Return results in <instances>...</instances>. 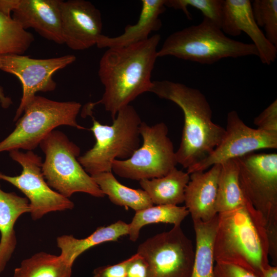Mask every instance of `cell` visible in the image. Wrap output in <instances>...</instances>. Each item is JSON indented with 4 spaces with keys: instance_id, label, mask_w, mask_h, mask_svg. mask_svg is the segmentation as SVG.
<instances>
[{
    "instance_id": "obj_24",
    "label": "cell",
    "mask_w": 277,
    "mask_h": 277,
    "mask_svg": "<svg viewBox=\"0 0 277 277\" xmlns=\"http://www.w3.org/2000/svg\"><path fill=\"white\" fill-rule=\"evenodd\" d=\"M221 165L215 205L217 214L235 210L247 204L240 186L236 159L229 160Z\"/></svg>"
},
{
    "instance_id": "obj_23",
    "label": "cell",
    "mask_w": 277,
    "mask_h": 277,
    "mask_svg": "<svg viewBox=\"0 0 277 277\" xmlns=\"http://www.w3.org/2000/svg\"><path fill=\"white\" fill-rule=\"evenodd\" d=\"M217 214L208 222L193 220L195 234L194 258L191 277H214L213 241Z\"/></svg>"
},
{
    "instance_id": "obj_13",
    "label": "cell",
    "mask_w": 277,
    "mask_h": 277,
    "mask_svg": "<svg viewBox=\"0 0 277 277\" xmlns=\"http://www.w3.org/2000/svg\"><path fill=\"white\" fill-rule=\"evenodd\" d=\"M223 137L206 159L187 169L188 173L207 170L214 165L264 149L277 148V133L246 125L235 110L228 112Z\"/></svg>"
},
{
    "instance_id": "obj_36",
    "label": "cell",
    "mask_w": 277,
    "mask_h": 277,
    "mask_svg": "<svg viewBox=\"0 0 277 277\" xmlns=\"http://www.w3.org/2000/svg\"><path fill=\"white\" fill-rule=\"evenodd\" d=\"M1 55H0V69H1ZM0 103L2 107L4 109L8 108L12 103L10 97L6 96L4 94L3 88L0 87Z\"/></svg>"
},
{
    "instance_id": "obj_20",
    "label": "cell",
    "mask_w": 277,
    "mask_h": 277,
    "mask_svg": "<svg viewBox=\"0 0 277 277\" xmlns=\"http://www.w3.org/2000/svg\"><path fill=\"white\" fill-rule=\"evenodd\" d=\"M129 224L117 221L108 226L98 227L84 239H77L72 235L57 237L56 243L61 249L60 255L69 265L72 266L77 258L95 246L108 242H115L122 236L128 235Z\"/></svg>"
},
{
    "instance_id": "obj_7",
    "label": "cell",
    "mask_w": 277,
    "mask_h": 277,
    "mask_svg": "<svg viewBox=\"0 0 277 277\" xmlns=\"http://www.w3.org/2000/svg\"><path fill=\"white\" fill-rule=\"evenodd\" d=\"M81 107L75 101L59 102L35 95L16 121L15 129L0 142V153L19 149L32 151L60 126L86 129L76 121Z\"/></svg>"
},
{
    "instance_id": "obj_8",
    "label": "cell",
    "mask_w": 277,
    "mask_h": 277,
    "mask_svg": "<svg viewBox=\"0 0 277 277\" xmlns=\"http://www.w3.org/2000/svg\"><path fill=\"white\" fill-rule=\"evenodd\" d=\"M45 155L42 170L48 185L67 198L76 192L105 196L77 160L80 148L62 132L54 130L39 145Z\"/></svg>"
},
{
    "instance_id": "obj_32",
    "label": "cell",
    "mask_w": 277,
    "mask_h": 277,
    "mask_svg": "<svg viewBox=\"0 0 277 277\" xmlns=\"http://www.w3.org/2000/svg\"><path fill=\"white\" fill-rule=\"evenodd\" d=\"M131 256L117 264L100 266L93 272V277H125Z\"/></svg>"
},
{
    "instance_id": "obj_18",
    "label": "cell",
    "mask_w": 277,
    "mask_h": 277,
    "mask_svg": "<svg viewBox=\"0 0 277 277\" xmlns=\"http://www.w3.org/2000/svg\"><path fill=\"white\" fill-rule=\"evenodd\" d=\"M165 0H142L137 22L127 25L123 33L115 37L103 35L96 46L99 48L121 47L147 39L149 34L162 27L160 16L166 10Z\"/></svg>"
},
{
    "instance_id": "obj_28",
    "label": "cell",
    "mask_w": 277,
    "mask_h": 277,
    "mask_svg": "<svg viewBox=\"0 0 277 277\" xmlns=\"http://www.w3.org/2000/svg\"><path fill=\"white\" fill-rule=\"evenodd\" d=\"M166 7L181 10L188 19H191V15L188 7H192L200 10L204 15L220 28L223 16L224 0H165Z\"/></svg>"
},
{
    "instance_id": "obj_30",
    "label": "cell",
    "mask_w": 277,
    "mask_h": 277,
    "mask_svg": "<svg viewBox=\"0 0 277 277\" xmlns=\"http://www.w3.org/2000/svg\"><path fill=\"white\" fill-rule=\"evenodd\" d=\"M253 123L260 130L277 133V100H274L255 117Z\"/></svg>"
},
{
    "instance_id": "obj_17",
    "label": "cell",
    "mask_w": 277,
    "mask_h": 277,
    "mask_svg": "<svg viewBox=\"0 0 277 277\" xmlns=\"http://www.w3.org/2000/svg\"><path fill=\"white\" fill-rule=\"evenodd\" d=\"M221 167L220 164H215L208 170L189 174L184 202L192 221L208 222L217 215L215 205Z\"/></svg>"
},
{
    "instance_id": "obj_9",
    "label": "cell",
    "mask_w": 277,
    "mask_h": 277,
    "mask_svg": "<svg viewBox=\"0 0 277 277\" xmlns=\"http://www.w3.org/2000/svg\"><path fill=\"white\" fill-rule=\"evenodd\" d=\"M143 144L128 159L115 160L112 171L119 176L140 181L163 176L177 164L173 143L163 122L150 126L142 122Z\"/></svg>"
},
{
    "instance_id": "obj_6",
    "label": "cell",
    "mask_w": 277,
    "mask_h": 277,
    "mask_svg": "<svg viewBox=\"0 0 277 277\" xmlns=\"http://www.w3.org/2000/svg\"><path fill=\"white\" fill-rule=\"evenodd\" d=\"M90 129L95 137L93 147L77 158L85 170L91 176L112 171L115 160L129 158L140 147L141 119L130 105L120 110L111 125H103L92 115Z\"/></svg>"
},
{
    "instance_id": "obj_29",
    "label": "cell",
    "mask_w": 277,
    "mask_h": 277,
    "mask_svg": "<svg viewBox=\"0 0 277 277\" xmlns=\"http://www.w3.org/2000/svg\"><path fill=\"white\" fill-rule=\"evenodd\" d=\"M251 7L256 24L263 27L266 38L277 47V1L255 0Z\"/></svg>"
},
{
    "instance_id": "obj_25",
    "label": "cell",
    "mask_w": 277,
    "mask_h": 277,
    "mask_svg": "<svg viewBox=\"0 0 277 277\" xmlns=\"http://www.w3.org/2000/svg\"><path fill=\"white\" fill-rule=\"evenodd\" d=\"M72 268L60 255L40 252L24 260L13 277H71Z\"/></svg>"
},
{
    "instance_id": "obj_14",
    "label": "cell",
    "mask_w": 277,
    "mask_h": 277,
    "mask_svg": "<svg viewBox=\"0 0 277 277\" xmlns=\"http://www.w3.org/2000/svg\"><path fill=\"white\" fill-rule=\"evenodd\" d=\"M61 15L64 44L72 50L96 45L103 35L101 12L89 1H61Z\"/></svg>"
},
{
    "instance_id": "obj_22",
    "label": "cell",
    "mask_w": 277,
    "mask_h": 277,
    "mask_svg": "<svg viewBox=\"0 0 277 277\" xmlns=\"http://www.w3.org/2000/svg\"><path fill=\"white\" fill-rule=\"evenodd\" d=\"M104 195L115 205L130 208L135 212L153 205L147 193L142 189H132L119 182L112 171L104 172L91 176Z\"/></svg>"
},
{
    "instance_id": "obj_2",
    "label": "cell",
    "mask_w": 277,
    "mask_h": 277,
    "mask_svg": "<svg viewBox=\"0 0 277 277\" xmlns=\"http://www.w3.org/2000/svg\"><path fill=\"white\" fill-rule=\"evenodd\" d=\"M161 98L173 102L182 110L184 124L177 164L188 169L208 157L219 144L225 129L212 120V110L199 89L169 80L154 81L150 91Z\"/></svg>"
},
{
    "instance_id": "obj_34",
    "label": "cell",
    "mask_w": 277,
    "mask_h": 277,
    "mask_svg": "<svg viewBox=\"0 0 277 277\" xmlns=\"http://www.w3.org/2000/svg\"><path fill=\"white\" fill-rule=\"evenodd\" d=\"M19 0H0V12L7 16L16 8Z\"/></svg>"
},
{
    "instance_id": "obj_26",
    "label": "cell",
    "mask_w": 277,
    "mask_h": 277,
    "mask_svg": "<svg viewBox=\"0 0 277 277\" xmlns=\"http://www.w3.org/2000/svg\"><path fill=\"white\" fill-rule=\"evenodd\" d=\"M189 214L186 207L177 205H160L152 206L135 212L129 224V239L135 242L138 238L142 227L154 223H169L173 226L181 225Z\"/></svg>"
},
{
    "instance_id": "obj_12",
    "label": "cell",
    "mask_w": 277,
    "mask_h": 277,
    "mask_svg": "<svg viewBox=\"0 0 277 277\" xmlns=\"http://www.w3.org/2000/svg\"><path fill=\"white\" fill-rule=\"evenodd\" d=\"M75 60L76 57L72 54L45 59L18 54L1 55L0 70L16 76L22 86V97L14 121L16 122L21 117L37 92L54 90L56 84L52 77L53 74Z\"/></svg>"
},
{
    "instance_id": "obj_1",
    "label": "cell",
    "mask_w": 277,
    "mask_h": 277,
    "mask_svg": "<svg viewBox=\"0 0 277 277\" xmlns=\"http://www.w3.org/2000/svg\"><path fill=\"white\" fill-rule=\"evenodd\" d=\"M160 40V35L156 34L140 43L108 48L100 59L98 70L104 93L98 101L85 105L82 116L92 115L94 107L102 104L113 120L120 110L140 95L150 92Z\"/></svg>"
},
{
    "instance_id": "obj_4",
    "label": "cell",
    "mask_w": 277,
    "mask_h": 277,
    "mask_svg": "<svg viewBox=\"0 0 277 277\" xmlns=\"http://www.w3.org/2000/svg\"><path fill=\"white\" fill-rule=\"evenodd\" d=\"M247 202L266 232L269 255L277 263V154L251 153L235 159Z\"/></svg>"
},
{
    "instance_id": "obj_15",
    "label": "cell",
    "mask_w": 277,
    "mask_h": 277,
    "mask_svg": "<svg viewBox=\"0 0 277 277\" xmlns=\"http://www.w3.org/2000/svg\"><path fill=\"white\" fill-rule=\"evenodd\" d=\"M221 28L224 33L236 36L242 32L251 38L263 64L270 65L277 57V47L266 38L256 23L249 0H224Z\"/></svg>"
},
{
    "instance_id": "obj_16",
    "label": "cell",
    "mask_w": 277,
    "mask_h": 277,
    "mask_svg": "<svg viewBox=\"0 0 277 277\" xmlns=\"http://www.w3.org/2000/svg\"><path fill=\"white\" fill-rule=\"evenodd\" d=\"M61 0H19L12 18L24 29L32 28L46 39L64 44Z\"/></svg>"
},
{
    "instance_id": "obj_5",
    "label": "cell",
    "mask_w": 277,
    "mask_h": 277,
    "mask_svg": "<svg viewBox=\"0 0 277 277\" xmlns=\"http://www.w3.org/2000/svg\"><path fill=\"white\" fill-rule=\"evenodd\" d=\"M258 56L252 43L228 37L221 28L204 17L202 22L169 35L157 51V57L172 56L201 64L210 65L227 57Z\"/></svg>"
},
{
    "instance_id": "obj_10",
    "label": "cell",
    "mask_w": 277,
    "mask_h": 277,
    "mask_svg": "<svg viewBox=\"0 0 277 277\" xmlns=\"http://www.w3.org/2000/svg\"><path fill=\"white\" fill-rule=\"evenodd\" d=\"M194 250L179 225L148 238L136 253L146 261L149 277H191Z\"/></svg>"
},
{
    "instance_id": "obj_11",
    "label": "cell",
    "mask_w": 277,
    "mask_h": 277,
    "mask_svg": "<svg viewBox=\"0 0 277 277\" xmlns=\"http://www.w3.org/2000/svg\"><path fill=\"white\" fill-rule=\"evenodd\" d=\"M11 158L22 167L19 175L9 176L0 172V180L5 181L19 189L29 201L30 214L36 221L52 212L71 210L74 204L69 198L53 190L42 173V157L32 151L23 152L19 150L9 151Z\"/></svg>"
},
{
    "instance_id": "obj_31",
    "label": "cell",
    "mask_w": 277,
    "mask_h": 277,
    "mask_svg": "<svg viewBox=\"0 0 277 277\" xmlns=\"http://www.w3.org/2000/svg\"><path fill=\"white\" fill-rule=\"evenodd\" d=\"M214 277H259L253 272L239 266L226 263H216Z\"/></svg>"
},
{
    "instance_id": "obj_33",
    "label": "cell",
    "mask_w": 277,
    "mask_h": 277,
    "mask_svg": "<svg viewBox=\"0 0 277 277\" xmlns=\"http://www.w3.org/2000/svg\"><path fill=\"white\" fill-rule=\"evenodd\" d=\"M125 277H149L148 264L137 253L131 256Z\"/></svg>"
},
{
    "instance_id": "obj_27",
    "label": "cell",
    "mask_w": 277,
    "mask_h": 277,
    "mask_svg": "<svg viewBox=\"0 0 277 277\" xmlns=\"http://www.w3.org/2000/svg\"><path fill=\"white\" fill-rule=\"evenodd\" d=\"M34 40L11 16L0 12V55H22Z\"/></svg>"
},
{
    "instance_id": "obj_3",
    "label": "cell",
    "mask_w": 277,
    "mask_h": 277,
    "mask_svg": "<svg viewBox=\"0 0 277 277\" xmlns=\"http://www.w3.org/2000/svg\"><path fill=\"white\" fill-rule=\"evenodd\" d=\"M213 241L215 263L242 267L260 277L269 265L265 229L256 215L246 207L217 214Z\"/></svg>"
},
{
    "instance_id": "obj_19",
    "label": "cell",
    "mask_w": 277,
    "mask_h": 277,
    "mask_svg": "<svg viewBox=\"0 0 277 277\" xmlns=\"http://www.w3.org/2000/svg\"><path fill=\"white\" fill-rule=\"evenodd\" d=\"M29 212V203L26 197L13 192L3 191L0 184V274L5 270L16 248L15 224L22 214Z\"/></svg>"
},
{
    "instance_id": "obj_21",
    "label": "cell",
    "mask_w": 277,
    "mask_h": 277,
    "mask_svg": "<svg viewBox=\"0 0 277 277\" xmlns=\"http://www.w3.org/2000/svg\"><path fill=\"white\" fill-rule=\"evenodd\" d=\"M190 180L187 172L173 168L165 175L139 181L142 189L155 205H177L184 202L185 190Z\"/></svg>"
},
{
    "instance_id": "obj_35",
    "label": "cell",
    "mask_w": 277,
    "mask_h": 277,
    "mask_svg": "<svg viewBox=\"0 0 277 277\" xmlns=\"http://www.w3.org/2000/svg\"><path fill=\"white\" fill-rule=\"evenodd\" d=\"M260 277H277V266L268 265L262 270Z\"/></svg>"
}]
</instances>
